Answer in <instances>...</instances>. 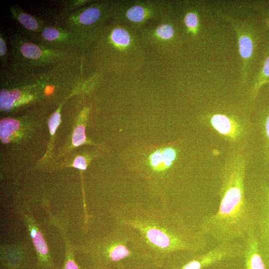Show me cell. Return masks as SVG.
<instances>
[{
    "label": "cell",
    "mask_w": 269,
    "mask_h": 269,
    "mask_svg": "<svg viewBox=\"0 0 269 269\" xmlns=\"http://www.w3.org/2000/svg\"><path fill=\"white\" fill-rule=\"evenodd\" d=\"M266 178L269 181V173L267 174Z\"/></svg>",
    "instance_id": "obj_30"
},
{
    "label": "cell",
    "mask_w": 269,
    "mask_h": 269,
    "mask_svg": "<svg viewBox=\"0 0 269 269\" xmlns=\"http://www.w3.org/2000/svg\"><path fill=\"white\" fill-rule=\"evenodd\" d=\"M263 18L265 24L269 28V11L265 12Z\"/></svg>",
    "instance_id": "obj_27"
},
{
    "label": "cell",
    "mask_w": 269,
    "mask_h": 269,
    "mask_svg": "<svg viewBox=\"0 0 269 269\" xmlns=\"http://www.w3.org/2000/svg\"><path fill=\"white\" fill-rule=\"evenodd\" d=\"M218 13L231 25L235 32L242 61V81L246 83L258 43L257 31L255 27L248 22L234 19L224 12Z\"/></svg>",
    "instance_id": "obj_6"
},
{
    "label": "cell",
    "mask_w": 269,
    "mask_h": 269,
    "mask_svg": "<svg viewBox=\"0 0 269 269\" xmlns=\"http://www.w3.org/2000/svg\"><path fill=\"white\" fill-rule=\"evenodd\" d=\"M6 52V46L3 39H0V56L3 55Z\"/></svg>",
    "instance_id": "obj_26"
},
{
    "label": "cell",
    "mask_w": 269,
    "mask_h": 269,
    "mask_svg": "<svg viewBox=\"0 0 269 269\" xmlns=\"http://www.w3.org/2000/svg\"><path fill=\"white\" fill-rule=\"evenodd\" d=\"M112 40L117 44L127 46L130 43V36L128 32L122 28L114 29L111 35Z\"/></svg>",
    "instance_id": "obj_16"
},
{
    "label": "cell",
    "mask_w": 269,
    "mask_h": 269,
    "mask_svg": "<svg viewBox=\"0 0 269 269\" xmlns=\"http://www.w3.org/2000/svg\"><path fill=\"white\" fill-rule=\"evenodd\" d=\"M85 128L80 125L74 130L72 136V142L74 146H79L86 141Z\"/></svg>",
    "instance_id": "obj_19"
},
{
    "label": "cell",
    "mask_w": 269,
    "mask_h": 269,
    "mask_svg": "<svg viewBox=\"0 0 269 269\" xmlns=\"http://www.w3.org/2000/svg\"><path fill=\"white\" fill-rule=\"evenodd\" d=\"M59 35V31L53 28H46L42 32V35L46 39L52 41L57 38Z\"/></svg>",
    "instance_id": "obj_24"
},
{
    "label": "cell",
    "mask_w": 269,
    "mask_h": 269,
    "mask_svg": "<svg viewBox=\"0 0 269 269\" xmlns=\"http://www.w3.org/2000/svg\"><path fill=\"white\" fill-rule=\"evenodd\" d=\"M184 23L185 25L195 33L199 24L197 15L194 12L188 13L185 16Z\"/></svg>",
    "instance_id": "obj_21"
},
{
    "label": "cell",
    "mask_w": 269,
    "mask_h": 269,
    "mask_svg": "<svg viewBox=\"0 0 269 269\" xmlns=\"http://www.w3.org/2000/svg\"><path fill=\"white\" fill-rule=\"evenodd\" d=\"M247 164L243 150L231 152L222 170L218 208L204 216L199 225L198 230L217 243L243 239L255 228L256 207L245 192Z\"/></svg>",
    "instance_id": "obj_2"
},
{
    "label": "cell",
    "mask_w": 269,
    "mask_h": 269,
    "mask_svg": "<svg viewBox=\"0 0 269 269\" xmlns=\"http://www.w3.org/2000/svg\"><path fill=\"white\" fill-rule=\"evenodd\" d=\"M157 34L161 38L168 39L171 38L174 34L173 28L167 24H162L156 30Z\"/></svg>",
    "instance_id": "obj_22"
},
{
    "label": "cell",
    "mask_w": 269,
    "mask_h": 269,
    "mask_svg": "<svg viewBox=\"0 0 269 269\" xmlns=\"http://www.w3.org/2000/svg\"><path fill=\"white\" fill-rule=\"evenodd\" d=\"M245 269H268L259 247L255 228L243 238Z\"/></svg>",
    "instance_id": "obj_8"
},
{
    "label": "cell",
    "mask_w": 269,
    "mask_h": 269,
    "mask_svg": "<svg viewBox=\"0 0 269 269\" xmlns=\"http://www.w3.org/2000/svg\"><path fill=\"white\" fill-rule=\"evenodd\" d=\"M18 121L13 119H5L0 123V137L2 142L7 143L10 141L9 137L18 130Z\"/></svg>",
    "instance_id": "obj_12"
},
{
    "label": "cell",
    "mask_w": 269,
    "mask_h": 269,
    "mask_svg": "<svg viewBox=\"0 0 269 269\" xmlns=\"http://www.w3.org/2000/svg\"><path fill=\"white\" fill-rule=\"evenodd\" d=\"M78 251L87 255L93 264L112 269L120 265L126 269H136L143 263L154 266L137 232L122 225L116 224V227L105 236L84 243L78 247Z\"/></svg>",
    "instance_id": "obj_3"
},
{
    "label": "cell",
    "mask_w": 269,
    "mask_h": 269,
    "mask_svg": "<svg viewBox=\"0 0 269 269\" xmlns=\"http://www.w3.org/2000/svg\"><path fill=\"white\" fill-rule=\"evenodd\" d=\"M20 96L19 91H8L6 90L0 91V107L2 111H7L10 110L14 102Z\"/></svg>",
    "instance_id": "obj_13"
},
{
    "label": "cell",
    "mask_w": 269,
    "mask_h": 269,
    "mask_svg": "<svg viewBox=\"0 0 269 269\" xmlns=\"http://www.w3.org/2000/svg\"><path fill=\"white\" fill-rule=\"evenodd\" d=\"M29 215L28 213L24 214L23 219L28 226L39 260L41 263H46L49 258L47 244L37 224Z\"/></svg>",
    "instance_id": "obj_9"
},
{
    "label": "cell",
    "mask_w": 269,
    "mask_h": 269,
    "mask_svg": "<svg viewBox=\"0 0 269 269\" xmlns=\"http://www.w3.org/2000/svg\"><path fill=\"white\" fill-rule=\"evenodd\" d=\"M22 54L26 57L31 59H37L42 54L40 48L31 43H24L20 47Z\"/></svg>",
    "instance_id": "obj_17"
},
{
    "label": "cell",
    "mask_w": 269,
    "mask_h": 269,
    "mask_svg": "<svg viewBox=\"0 0 269 269\" xmlns=\"http://www.w3.org/2000/svg\"><path fill=\"white\" fill-rule=\"evenodd\" d=\"M256 210L255 230L259 247L269 269V181H260L253 198Z\"/></svg>",
    "instance_id": "obj_5"
},
{
    "label": "cell",
    "mask_w": 269,
    "mask_h": 269,
    "mask_svg": "<svg viewBox=\"0 0 269 269\" xmlns=\"http://www.w3.org/2000/svg\"><path fill=\"white\" fill-rule=\"evenodd\" d=\"M60 122V115L58 112L54 113L48 121V127L50 134L53 135Z\"/></svg>",
    "instance_id": "obj_23"
},
{
    "label": "cell",
    "mask_w": 269,
    "mask_h": 269,
    "mask_svg": "<svg viewBox=\"0 0 269 269\" xmlns=\"http://www.w3.org/2000/svg\"><path fill=\"white\" fill-rule=\"evenodd\" d=\"M73 166L81 170H85L87 168L86 161L83 157L79 156L75 158Z\"/></svg>",
    "instance_id": "obj_25"
},
{
    "label": "cell",
    "mask_w": 269,
    "mask_h": 269,
    "mask_svg": "<svg viewBox=\"0 0 269 269\" xmlns=\"http://www.w3.org/2000/svg\"><path fill=\"white\" fill-rule=\"evenodd\" d=\"M244 253L243 243L238 241L218 243L202 253L173 254L159 269H205L220 262L243 257Z\"/></svg>",
    "instance_id": "obj_4"
},
{
    "label": "cell",
    "mask_w": 269,
    "mask_h": 269,
    "mask_svg": "<svg viewBox=\"0 0 269 269\" xmlns=\"http://www.w3.org/2000/svg\"><path fill=\"white\" fill-rule=\"evenodd\" d=\"M268 83H269V48L265 54L263 64L252 83L250 93V99L255 100L261 88Z\"/></svg>",
    "instance_id": "obj_10"
},
{
    "label": "cell",
    "mask_w": 269,
    "mask_h": 269,
    "mask_svg": "<svg viewBox=\"0 0 269 269\" xmlns=\"http://www.w3.org/2000/svg\"><path fill=\"white\" fill-rule=\"evenodd\" d=\"M260 126L263 139V164L267 168L269 166V106L261 113Z\"/></svg>",
    "instance_id": "obj_11"
},
{
    "label": "cell",
    "mask_w": 269,
    "mask_h": 269,
    "mask_svg": "<svg viewBox=\"0 0 269 269\" xmlns=\"http://www.w3.org/2000/svg\"><path fill=\"white\" fill-rule=\"evenodd\" d=\"M100 12L95 7L89 8L83 11L79 16L81 23L84 24H90L95 22L99 17Z\"/></svg>",
    "instance_id": "obj_15"
},
{
    "label": "cell",
    "mask_w": 269,
    "mask_h": 269,
    "mask_svg": "<svg viewBox=\"0 0 269 269\" xmlns=\"http://www.w3.org/2000/svg\"><path fill=\"white\" fill-rule=\"evenodd\" d=\"M111 214L117 224L137 232L157 269L173 254L200 253L207 246L206 236L180 215L162 205L125 203L113 207Z\"/></svg>",
    "instance_id": "obj_1"
},
{
    "label": "cell",
    "mask_w": 269,
    "mask_h": 269,
    "mask_svg": "<svg viewBox=\"0 0 269 269\" xmlns=\"http://www.w3.org/2000/svg\"><path fill=\"white\" fill-rule=\"evenodd\" d=\"M115 269H126L122 265H120L117 266Z\"/></svg>",
    "instance_id": "obj_29"
},
{
    "label": "cell",
    "mask_w": 269,
    "mask_h": 269,
    "mask_svg": "<svg viewBox=\"0 0 269 269\" xmlns=\"http://www.w3.org/2000/svg\"><path fill=\"white\" fill-rule=\"evenodd\" d=\"M18 20L28 29L35 30L38 27V23L36 20L33 17L27 14L22 13L19 15Z\"/></svg>",
    "instance_id": "obj_20"
},
{
    "label": "cell",
    "mask_w": 269,
    "mask_h": 269,
    "mask_svg": "<svg viewBox=\"0 0 269 269\" xmlns=\"http://www.w3.org/2000/svg\"><path fill=\"white\" fill-rule=\"evenodd\" d=\"M144 10L139 6H134L130 8L127 13L128 18L134 22H139L144 17Z\"/></svg>",
    "instance_id": "obj_18"
},
{
    "label": "cell",
    "mask_w": 269,
    "mask_h": 269,
    "mask_svg": "<svg viewBox=\"0 0 269 269\" xmlns=\"http://www.w3.org/2000/svg\"><path fill=\"white\" fill-rule=\"evenodd\" d=\"M84 269H112L108 267L92 264L90 266L84 268Z\"/></svg>",
    "instance_id": "obj_28"
},
{
    "label": "cell",
    "mask_w": 269,
    "mask_h": 269,
    "mask_svg": "<svg viewBox=\"0 0 269 269\" xmlns=\"http://www.w3.org/2000/svg\"><path fill=\"white\" fill-rule=\"evenodd\" d=\"M62 236L64 239L66 245L65 258L62 269H84V268L82 269L79 267L76 263L74 252L70 245L68 243L67 238L64 232H62Z\"/></svg>",
    "instance_id": "obj_14"
},
{
    "label": "cell",
    "mask_w": 269,
    "mask_h": 269,
    "mask_svg": "<svg viewBox=\"0 0 269 269\" xmlns=\"http://www.w3.org/2000/svg\"><path fill=\"white\" fill-rule=\"evenodd\" d=\"M206 119L208 124L229 142H239L247 134L244 124L234 116L216 113L207 116Z\"/></svg>",
    "instance_id": "obj_7"
}]
</instances>
